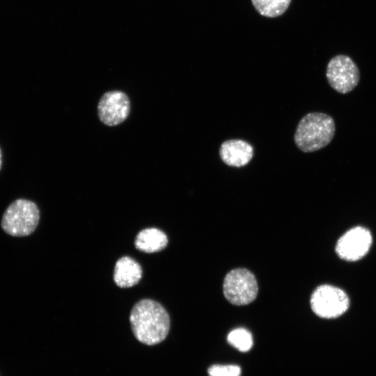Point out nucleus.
I'll return each instance as SVG.
<instances>
[{
  "instance_id": "1",
  "label": "nucleus",
  "mask_w": 376,
  "mask_h": 376,
  "mask_svg": "<svg viewBox=\"0 0 376 376\" xmlns=\"http://www.w3.org/2000/svg\"><path fill=\"white\" fill-rule=\"evenodd\" d=\"M130 321L136 338L148 345L163 341L170 329V318L166 309L149 299L140 300L133 306Z\"/></svg>"
},
{
  "instance_id": "2",
  "label": "nucleus",
  "mask_w": 376,
  "mask_h": 376,
  "mask_svg": "<svg viewBox=\"0 0 376 376\" xmlns=\"http://www.w3.org/2000/svg\"><path fill=\"white\" fill-rule=\"evenodd\" d=\"M335 131V122L331 116L320 112L309 113L299 120L294 141L302 152H315L332 141Z\"/></svg>"
},
{
  "instance_id": "3",
  "label": "nucleus",
  "mask_w": 376,
  "mask_h": 376,
  "mask_svg": "<svg viewBox=\"0 0 376 376\" xmlns=\"http://www.w3.org/2000/svg\"><path fill=\"white\" fill-rule=\"evenodd\" d=\"M39 219L40 211L36 204L31 201L19 198L12 202L6 208L1 224L7 234L24 237L34 232Z\"/></svg>"
},
{
  "instance_id": "4",
  "label": "nucleus",
  "mask_w": 376,
  "mask_h": 376,
  "mask_svg": "<svg viewBox=\"0 0 376 376\" xmlns=\"http://www.w3.org/2000/svg\"><path fill=\"white\" fill-rule=\"evenodd\" d=\"M310 304L313 312L320 318H336L349 308L348 295L342 289L329 284L318 286L313 292Z\"/></svg>"
},
{
  "instance_id": "5",
  "label": "nucleus",
  "mask_w": 376,
  "mask_h": 376,
  "mask_svg": "<svg viewBox=\"0 0 376 376\" xmlns=\"http://www.w3.org/2000/svg\"><path fill=\"white\" fill-rule=\"evenodd\" d=\"M223 292L226 299L232 304L247 305L257 297L258 283L253 274L247 269H234L225 276Z\"/></svg>"
},
{
  "instance_id": "6",
  "label": "nucleus",
  "mask_w": 376,
  "mask_h": 376,
  "mask_svg": "<svg viewBox=\"0 0 376 376\" xmlns=\"http://www.w3.org/2000/svg\"><path fill=\"white\" fill-rule=\"evenodd\" d=\"M326 77L330 86L342 94L352 91L360 79L357 65L350 56L343 54L336 55L329 61Z\"/></svg>"
},
{
  "instance_id": "7",
  "label": "nucleus",
  "mask_w": 376,
  "mask_h": 376,
  "mask_svg": "<svg viewBox=\"0 0 376 376\" xmlns=\"http://www.w3.org/2000/svg\"><path fill=\"white\" fill-rule=\"evenodd\" d=\"M373 242L370 231L356 226L346 231L338 240L335 251L338 256L346 261H357L365 256Z\"/></svg>"
},
{
  "instance_id": "8",
  "label": "nucleus",
  "mask_w": 376,
  "mask_h": 376,
  "mask_svg": "<svg viewBox=\"0 0 376 376\" xmlns=\"http://www.w3.org/2000/svg\"><path fill=\"white\" fill-rule=\"evenodd\" d=\"M130 112L128 96L120 91L105 93L97 104V114L102 123L108 126H115L123 123Z\"/></svg>"
},
{
  "instance_id": "9",
  "label": "nucleus",
  "mask_w": 376,
  "mask_h": 376,
  "mask_svg": "<svg viewBox=\"0 0 376 376\" xmlns=\"http://www.w3.org/2000/svg\"><path fill=\"white\" fill-rule=\"evenodd\" d=\"M219 156L222 162L228 166L242 167L252 159L253 148L246 141L229 139L221 143Z\"/></svg>"
},
{
  "instance_id": "10",
  "label": "nucleus",
  "mask_w": 376,
  "mask_h": 376,
  "mask_svg": "<svg viewBox=\"0 0 376 376\" xmlns=\"http://www.w3.org/2000/svg\"><path fill=\"white\" fill-rule=\"evenodd\" d=\"M141 277V267L133 258L124 256L116 262L113 280L118 286L130 288L137 284Z\"/></svg>"
},
{
  "instance_id": "11",
  "label": "nucleus",
  "mask_w": 376,
  "mask_h": 376,
  "mask_svg": "<svg viewBox=\"0 0 376 376\" xmlns=\"http://www.w3.org/2000/svg\"><path fill=\"white\" fill-rule=\"evenodd\" d=\"M168 244L166 234L159 229L149 228L141 230L136 235L135 247L143 252L154 253L163 250Z\"/></svg>"
},
{
  "instance_id": "12",
  "label": "nucleus",
  "mask_w": 376,
  "mask_h": 376,
  "mask_svg": "<svg viewBox=\"0 0 376 376\" xmlns=\"http://www.w3.org/2000/svg\"><path fill=\"white\" fill-rule=\"evenodd\" d=\"M256 10L262 15L275 17L282 15L291 0H251Z\"/></svg>"
},
{
  "instance_id": "13",
  "label": "nucleus",
  "mask_w": 376,
  "mask_h": 376,
  "mask_svg": "<svg viewBox=\"0 0 376 376\" xmlns=\"http://www.w3.org/2000/svg\"><path fill=\"white\" fill-rule=\"evenodd\" d=\"M227 340L230 345L241 352H247L253 346L252 335L244 328L232 330L228 335Z\"/></svg>"
},
{
  "instance_id": "14",
  "label": "nucleus",
  "mask_w": 376,
  "mask_h": 376,
  "mask_svg": "<svg viewBox=\"0 0 376 376\" xmlns=\"http://www.w3.org/2000/svg\"><path fill=\"white\" fill-rule=\"evenodd\" d=\"M209 376H240L241 369L236 365H213L208 368Z\"/></svg>"
},
{
  "instance_id": "15",
  "label": "nucleus",
  "mask_w": 376,
  "mask_h": 376,
  "mask_svg": "<svg viewBox=\"0 0 376 376\" xmlns=\"http://www.w3.org/2000/svg\"><path fill=\"white\" fill-rule=\"evenodd\" d=\"M1 166H2V152L0 148V170L1 169Z\"/></svg>"
}]
</instances>
